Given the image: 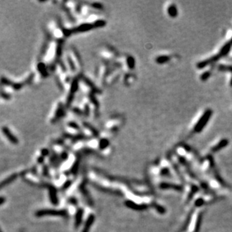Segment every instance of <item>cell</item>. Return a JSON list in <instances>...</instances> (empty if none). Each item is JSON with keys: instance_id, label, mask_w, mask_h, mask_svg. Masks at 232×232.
Here are the masks:
<instances>
[{"instance_id": "cell-7", "label": "cell", "mask_w": 232, "mask_h": 232, "mask_svg": "<svg viewBox=\"0 0 232 232\" xmlns=\"http://www.w3.org/2000/svg\"><path fill=\"white\" fill-rule=\"evenodd\" d=\"M2 132L5 134V137L8 138V141H11V143H14V144H17V143H18V139H17V137L11 132V131L8 129V127H3V128H2Z\"/></svg>"}, {"instance_id": "cell-15", "label": "cell", "mask_w": 232, "mask_h": 232, "mask_svg": "<svg viewBox=\"0 0 232 232\" xmlns=\"http://www.w3.org/2000/svg\"><path fill=\"white\" fill-rule=\"evenodd\" d=\"M231 44H232V38H231Z\"/></svg>"}, {"instance_id": "cell-8", "label": "cell", "mask_w": 232, "mask_h": 232, "mask_svg": "<svg viewBox=\"0 0 232 232\" xmlns=\"http://www.w3.org/2000/svg\"><path fill=\"white\" fill-rule=\"evenodd\" d=\"M228 143H229V141L228 140V139H226V138L222 139V140H221V141H220V142L218 143V144H216V145H215L214 147H212L211 151L213 152V153H216V152L220 151V150L225 148L226 146H228Z\"/></svg>"}, {"instance_id": "cell-10", "label": "cell", "mask_w": 232, "mask_h": 232, "mask_svg": "<svg viewBox=\"0 0 232 232\" xmlns=\"http://www.w3.org/2000/svg\"><path fill=\"white\" fill-rule=\"evenodd\" d=\"M167 14L171 18H176L178 15V11H177V6L174 5V4L169 5L168 8H167Z\"/></svg>"}, {"instance_id": "cell-11", "label": "cell", "mask_w": 232, "mask_h": 232, "mask_svg": "<svg viewBox=\"0 0 232 232\" xmlns=\"http://www.w3.org/2000/svg\"><path fill=\"white\" fill-rule=\"evenodd\" d=\"M134 80H135V76L134 74L131 73H126L125 75V78H124V83L126 85L131 84Z\"/></svg>"}, {"instance_id": "cell-4", "label": "cell", "mask_w": 232, "mask_h": 232, "mask_svg": "<svg viewBox=\"0 0 232 232\" xmlns=\"http://www.w3.org/2000/svg\"><path fill=\"white\" fill-rule=\"evenodd\" d=\"M115 50L113 49L112 48H104L101 50L100 55L102 57V59H105V61H111V60L114 59L116 57Z\"/></svg>"}, {"instance_id": "cell-3", "label": "cell", "mask_w": 232, "mask_h": 232, "mask_svg": "<svg viewBox=\"0 0 232 232\" xmlns=\"http://www.w3.org/2000/svg\"><path fill=\"white\" fill-rule=\"evenodd\" d=\"M65 109V106L63 103H62L61 101L59 102L58 104H56L54 111L53 112L52 116L50 117V121L52 123H56L57 121H59V119L62 118V117L64 115V111Z\"/></svg>"}, {"instance_id": "cell-9", "label": "cell", "mask_w": 232, "mask_h": 232, "mask_svg": "<svg viewBox=\"0 0 232 232\" xmlns=\"http://www.w3.org/2000/svg\"><path fill=\"white\" fill-rule=\"evenodd\" d=\"M231 44H232L231 42H227L226 44H225L224 45H223L222 48L220 49L219 54H220V56H221L222 57H225V56H226L228 54L231 48Z\"/></svg>"}, {"instance_id": "cell-12", "label": "cell", "mask_w": 232, "mask_h": 232, "mask_svg": "<svg viewBox=\"0 0 232 232\" xmlns=\"http://www.w3.org/2000/svg\"><path fill=\"white\" fill-rule=\"evenodd\" d=\"M171 59V57H168V56H159V57H157L156 59V62L158 64H164L166 62H167L168 61H170Z\"/></svg>"}, {"instance_id": "cell-1", "label": "cell", "mask_w": 232, "mask_h": 232, "mask_svg": "<svg viewBox=\"0 0 232 232\" xmlns=\"http://www.w3.org/2000/svg\"><path fill=\"white\" fill-rule=\"evenodd\" d=\"M123 121L124 119L122 118L120 116H117V117H114L106 122L104 126V134L107 135V137L113 135L114 133L118 131L121 126L123 125Z\"/></svg>"}, {"instance_id": "cell-5", "label": "cell", "mask_w": 232, "mask_h": 232, "mask_svg": "<svg viewBox=\"0 0 232 232\" xmlns=\"http://www.w3.org/2000/svg\"><path fill=\"white\" fill-rule=\"evenodd\" d=\"M120 75V71L117 68H114L112 71H110L105 81V85H111L119 79Z\"/></svg>"}, {"instance_id": "cell-6", "label": "cell", "mask_w": 232, "mask_h": 232, "mask_svg": "<svg viewBox=\"0 0 232 232\" xmlns=\"http://www.w3.org/2000/svg\"><path fill=\"white\" fill-rule=\"evenodd\" d=\"M221 56H220V54H216V55L213 56L210 58L207 59L203 60L201 62H199L197 64V68H199V69H201V68H204L205 67H207V65H210V64H213L216 62L218 61L220 58H221Z\"/></svg>"}, {"instance_id": "cell-2", "label": "cell", "mask_w": 232, "mask_h": 232, "mask_svg": "<svg viewBox=\"0 0 232 232\" xmlns=\"http://www.w3.org/2000/svg\"><path fill=\"white\" fill-rule=\"evenodd\" d=\"M212 114H213V111L211 109H207L205 112L203 114V115L200 117L197 123H196L195 126L194 127V131L195 132L199 133L202 131L203 128L206 126L207 123H208L209 120L211 117Z\"/></svg>"}, {"instance_id": "cell-13", "label": "cell", "mask_w": 232, "mask_h": 232, "mask_svg": "<svg viewBox=\"0 0 232 232\" xmlns=\"http://www.w3.org/2000/svg\"><path fill=\"white\" fill-rule=\"evenodd\" d=\"M218 69L221 71H230L232 73V65H220L218 67ZM230 85L231 87H232V77L230 81Z\"/></svg>"}, {"instance_id": "cell-14", "label": "cell", "mask_w": 232, "mask_h": 232, "mask_svg": "<svg viewBox=\"0 0 232 232\" xmlns=\"http://www.w3.org/2000/svg\"><path fill=\"white\" fill-rule=\"evenodd\" d=\"M210 75H211V72H210V71H205V72H204L201 75H200V80H201L202 81H207L209 77H210Z\"/></svg>"}]
</instances>
